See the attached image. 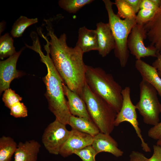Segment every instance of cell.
<instances>
[{
    "mask_svg": "<svg viewBox=\"0 0 161 161\" xmlns=\"http://www.w3.org/2000/svg\"><path fill=\"white\" fill-rule=\"evenodd\" d=\"M156 11L140 9L136 15L135 19L136 24L145 25L153 17Z\"/></svg>",
    "mask_w": 161,
    "mask_h": 161,
    "instance_id": "4316f807",
    "label": "cell"
},
{
    "mask_svg": "<svg viewBox=\"0 0 161 161\" xmlns=\"http://www.w3.org/2000/svg\"><path fill=\"white\" fill-rule=\"evenodd\" d=\"M44 20L47 35L50 37L49 54L54 66L65 84L82 98L86 66L83 60L84 53L76 46L73 48L68 46L65 33L58 38L50 21Z\"/></svg>",
    "mask_w": 161,
    "mask_h": 161,
    "instance_id": "6da1fadb",
    "label": "cell"
},
{
    "mask_svg": "<svg viewBox=\"0 0 161 161\" xmlns=\"http://www.w3.org/2000/svg\"><path fill=\"white\" fill-rule=\"evenodd\" d=\"M38 22L37 18H30L21 16L13 24L10 31L11 35L14 38L20 37L27 28Z\"/></svg>",
    "mask_w": 161,
    "mask_h": 161,
    "instance_id": "44dd1931",
    "label": "cell"
},
{
    "mask_svg": "<svg viewBox=\"0 0 161 161\" xmlns=\"http://www.w3.org/2000/svg\"><path fill=\"white\" fill-rule=\"evenodd\" d=\"M74 154L79 156L82 161H96L95 157L97 154L92 145L77 150Z\"/></svg>",
    "mask_w": 161,
    "mask_h": 161,
    "instance_id": "484cf974",
    "label": "cell"
},
{
    "mask_svg": "<svg viewBox=\"0 0 161 161\" xmlns=\"http://www.w3.org/2000/svg\"><path fill=\"white\" fill-rule=\"evenodd\" d=\"M153 153L148 161H161V147L157 145H153Z\"/></svg>",
    "mask_w": 161,
    "mask_h": 161,
    "instance_id": "1f68e13d",
    "label": "cell"
},
{
    "mask_svg": "<svg viewBox=\"0 0 161 161\" xmlns=\"http://www.w3.org/2000/svg\"><path fill=\"white\" fill-rule=\"evenodd\" d=\"M22 100V98L10 88H8L4 91L2 97L5 106L9 109L14 104L21 101Z\"/></svg>",
    "mask_w": 161,
    "mask_h": 161,
    "instance_id": "d4e9b609",
    "label": "cell"
},
{
    "mask_svg": "<svg viewBox=\"0 0 161 161\" xmlns=\"http://www.w3.org/2000/svg\"><path fill=\"white\" fill-rule=\"evenodd\" d=\"M109 18L110 26L115 44L114 54L122 67H125L129 57L127 47L129 36L133 27L137 24L135 19H121L114 12V3L110 0H103Z\"/></svg>",
    "mask_w": 161,
    "mask_h": 161,
    "instance_id": "5b68a950",
    "label": "cell"
},
{
    "mask_svg": "<svg viewBox=\"0 0 161 161\" xmlns=\"http://www.w3.org/2000/svg\"><path fill=\"white\" fill-rule=\"evenodd\" d=\"M156 144L161 147V138L157 140Z\"/></svg>",
    "mask_w": 161,
    "mask_h": 161,
    "instance_id": "d590c367",
    "label": "cell"
},
{
    "mask_svg": "<svg viewBox=\"0 0 161 161\" xmlns=\"http://www.w3.org/2000/svg\"><path fill=\"white\" fill-rule=\"evenodd\" d=\"M44 48L46 55L44 54L41 49L38 53L47 69V74L43 78V80L46 87L45 95L48 101V108L55 116L56 120L66 125L68 124L71 114L65 97L63 88L64 83L51 59L48 46H45Z\"/></svg>",
    "mask_w": 161,
    "mask_h": 161,
    "instance_id": "7a4b0ae2",
    "label": "cell"
},
{
    "mask_svg": "<svg viewBox=\"0 0 161 161\" xmlns=\"http://www.w3.org/2000/svg\"><path fill=\"white\" fill-rule=\"evenodd\" d=\"M94 1L93 0H59L58 3L61 8L70 13L74 14L82 7Z\"/></svg>",
    "mask_w": 161,
    "mask_h": 161,
    "instance_id": "603a6c76",
    "label": "cell"
},
{
    "mask_svg": "<svg viewBox=\"0 0 161 161\" xmlns=\"http://www.w3.org/2000/svg\"><path fill=\"white\" fill-rule=\"evenodd\" d=\"M10 109V115L15 118L25 117L28 116L27 107L20 101L14 104Z\"/></svg>",
    "mask_w": 161,
    "mask_h": 161,
    "instance_id": "83f0119b",
    "label": "cell"
},
{
    "mask_svg": "<svg viewBox=\"0 0 161 161\" xmlns=\"http://www.w3.org/2000/svg\"><path fill=\"white\" fill-rule=\"evenodd\" d=\"M24 49L22 48L13 55L0 61V93L9 88L10 83L14 79L21 77L22 72L16 69L18 58Z\"/></svg>",
    "mask_w": 161,
    "mask_h": 161,
    "instance_id": "30bf717a",
    "label": "cell"
},
{
    "mask_svg": "<svg viewBox=\"0 0 161 161\" xmlns=\"http://www.w3.org/2000/svg\"><path fill=\"white\" fill-rule=\"evenodd\" d=\"M63 88L65 96L67 99V105L71 114L92 121L82 98L77 93L69 89L64 83Z\"/></svg>",
    "mask_w": 161,
    "mask_h": 161,
    "instance_id": "9a60e30c",
    "label": "cell"
},
{
    "mask_svg": "<svg viewBox=\"0 0 161 161\" xmlns=\"http://www.w3.org/2000/svg\"><path fill=\"white\" fill-rule=\"evenodd\" d=\"M82 98L84 101L92 121L100 132L110 134L114 128L117 113L105 100L92 92L85 82Z\"/></svg>",
    "mask_w": 161,
    "mask_h": 161,
    "instance_id": "277c9868",
    "label": "cell"
},
{
    "mask_svg": "<svg viewBox=\"0 0 161 161\" xmlns=\"http://www.w3.org/2000/svg\"><path fill=\"white\" fill-rule=\"evenodd\" d=\"M41 147L35 140L19 142L14 154V161H37Z\"/></svg>",
    "mask_w": 161,
    "mask_h": 161,
    "instance_id": "2e32d148",
    "label": "cell"
},
{
    "mask_svg": "<svg viewBox=\"0 0 161 161\" xmlns=\"http://www.w3.org/2000/svg\"><path fill=\"white\" fill-rule=\"evenodd\" d=\"M130 5L136 14L140 10V7L142 0H125Z\"/></svg>",
    "mask_w": 161,
    "mask_h": 161,
    "instance_id": "d6a6232c",
    "label": "cell"
},
{
    "mask_svg": "<svg viewBox=\"0 0 161 161\" xmlns=\"http://www.w3.org/2000/svg\"><path fill=\"white\" fill-rule=\"evenodd\" d=\"M76 46L84 53L98 49L97 35L96 30H90L85 26L80 27Z\"/></svg>",
    "mask_w": 161,
    "mask_h": 161,
    "instance_id": "ac0fdd59",
    "label": "cell"
},
{
    "mask_svg": "<svg viewBox=\"0 0 161 161\" xmlns=\"http://www.w3.org/2000/svg\"><path fill=\"white\" fill-rule=\"evenodd\" d=\"M131 89L129 86L123 89L122 94L123 100L121 109L117 113L114 122L115 126H117L125 122L129 123L134 128L137 137L141 141V146L143 150L146 152H151L148 144L145 142L139 126L135 105L133 103L130 97Z\"/></svg>",
    "mask_w": 161,
    "mask_h": 161,
    "instance_id": "52a82bcc",
    "label": "cell"
},
{
    "mask_svg": "<svg viewBox=\"0 0 161 161\" xmlns=\"http://www.w3.org/2000/svg\"><path fill=\"white\" fill-rule=\"evenodd\" d=\"M13 40L8 33L0 37V58L11 56L17 52L13 45Z\"/></svg>",
    "mask_w": 161,
    "mask_h": 161,
    "instance_id": "7402d4cb",
    "label": "cell"
},
{
    "mask_svg": "<svg viewBox=\"0 0 161 161\" xmlns=\"http://www.w3.org/2000/svg\"><path fill=\"white\" fill-rule=\"evenodd\" d=\"M129 157V161H148V160L142 153L134 151L131 152Z\"/></svg>",
    "mask_w": 161,
    "mask_h": 161,
    "instance_id": "4dcf8cb0",
    "label": "cell"
},
{
    "mask_svg": "<svg viewBox=\"0 0 161 161\" xmlns=\"http://www.w3.org/2000/svg\"><path fill=\"white\" fill-rule=\"evenodd\" d=\"M17 147L12 137L2 136L0 138V161H11Z\"/></svg>",
    "mask_w": 161,
    "mask_h": 161,
    "instance_id": "ffe728a7",
    "label": "cell"
},
{
    "mask_svg": "<svg viewBox=\"0 0 161 161\" xmlns=\"http://www.w3.org/2000/svg\"><path fill=\"white\" fill-rule=\"evenodd\" d=\"M6 23L4 21H2L0 24V34L4 30L5 28Z\"/></svg>",
    "mask_w": 161,
    "mask_h": 161,
    "instance_id": "e575fe53",
    "label": "cell"
},
{
    "mask_svg": "<svg viewBox=\"0 0 161 161\" xmlns=\"http://www.w3.org/2000/svg\"><path fill=\"white\" fill-rule=\"evenodd\" d=\"M96 30L98 37V53L102 57H104L114 49V39L108 23H97Z\"/></svg>",
    "mask_w": 161,
    "mask_h": 161,
    "instance_id": "7c38bea8",
    "label": "cell"
},
{
    "mask_svg": "<svg viewBox=\"0 0 161 161\" xmlns=\"http://www.w3.org/2000/svg\"><path fill=\"white\" fill-rule=\"evenodd\" d=\"M85 81L91 90L107 102L117 113L122 107L123 89L112 75L100 67L87 65Z\"/></svg>",
    "mask_w": 161,
    "mask_h": 161,
    "instance_id": "3957f363",
    "label": "cell"
},
{
    "mask_svg": "<svg viewBox=\"0 0 161 161\" xmlns=\"http://www.w3.org/2000/svg\"><path fill=\"white\" fill-rule=\"evenodd\" d=\"M160 114L161 115V104ZM148 135L149 137L155 140H158L161 138V121L149 129Z\"/></svg>",
    "mask_w": 161,
    "mask_h": 161,
    "instance_id": "f1b7e54d",
    "label": "cell"
},
{
    "mask_svg": "<svg viewBox=\"0 0 161 161\" xmlns=\"http://www.w3.org/2000/svg\"><path fill=\"white\" fill-rule=\"evenodd\" d=\"M144 25L136 24L132 28L127 41V47L130 53L137 60L148 57H157L159 53L154 47L145 46L144 40L146 38Z\"/></svg>",
    "mask_w": 161,
    "mask_h": 161,
    "instance_id": "9c48e42d",
    "label": "cell"
},
{
    "mask_svg": "<svg viewBox=\"0 0 161 161\" xmlns=\"http://www.w3.org/2000/svg\"><path fill=\"white\" fill-rule=\"evenodd\" d=\"M144 26L150 45L161 54V4L153 18Z\"/></svg>",
    "mask_w": 161,
    "mask_h": 161,
    "instance_id": "5bb4252c",
    "label": "cell"
},
{
    "mask_svg": "<svg viewBox=\"0 0 161 161\" xmlns=\"http://www.w3.org/2000/svg\"><path fill=\"white\" fill-rule=\"evenodd\" d=\"M68 125L72 129L88 134L94 137L100 132L94 122L86 118L71 115Z\"/></svg>",
    "mask_w": 161,
    "mask_h": 161,
    "instance_id": "d6986e66",
    "label": "cell"
},
{
    "mask_svg": "<svg viewBox=\"0 0 161 161\" xmlns=\"http://www.w3.org/2000/svg\"><path fill=\"white\" fill-rule=\"evenodd\" d=\"M92 145L97 154L101 152H106L116 157H119L122 156L124 153L118 148L117 142L110 134L101 132L94 137Z\"/></svg>",
    "mask_w": 161,
    "mask_h": 161,
    "instance_id": "4fadbf2b",
    "label": "cell"
},
{
    "mask_svg": "<svg viewBox=\"0 0 161 161\" xmlns=\"http://www.w3.org/2000/svg\"><path fill=\"white\" fill-rule=\"evenodd\" d=\"M93 139V137L88 134L72 129L59 154L64 157H67L77 150L92 145Z\"/></svg>",
    "mask_w": 161,
    "mask_h": 161,
    "instance_id": "8fae6325",
    "label": "cell"
},
{
    "mask_svg": "<svg viewBox=\"0 0 161 161\" xmlns=\"http://www.w3.org/2000/svg\"><path fill=\"white\" fill-rule=\"evenodd\" d=\"M140 98L135 105L144 123L156 125L160 121V105L155 88L148 82L142 79L139 84Z\"/></svg>",
    "mask_w": 161,
    "mask_h": 161,
    "instance_id": "8992f818",
    "label": "cell"
},
{
    "mask_svg": "<svg viewBox=\"0 0 161 161\" xmlns=\"http://www.w3.org/2000/svg\"><path fill=\"white\" fill-rule=\"evenodd\" d=\"M66 125L55 120L45 129L42 137V141L46 149L50 154L58 155L69 135Z\"/></svg>",
    "mask_w": 161,
    "mask_h": 161,
    "instance_id": "ba28073f",
    "label": "cell"
},
{
    "mask_svg": "<svg viewBox=\"0 0 161 161\" xmlns=\"http://www.w3.org/2000/svg\"><path fill=\"white\" fill-rule=\"evenodd\" d=\"M114 4L117 9V15L120 18L135 19L136 14L125 0H115Z\"/></svg>",
    "mask_w": 161,
    "mask_h": 161,
    "instance_id": "cb8c5ba5",
    "label": "cell"
},
{
    "mask_svg": "<svg viewBox=\"0 0 161 161\" xmlns=\"http://www.w3.org/2000/svg\"><path fill=\"white\" fill-rule=\"evenodd\" d=\"M152 66L156 69L159 75L161 77V54H158Z\"/></svg>",
    "mask_w": 161,
    "mask_h": 161,
    "instance_id": "836d02e7",
    "label": "cell"
},
{
    "mask_svg": "<svg viewBox=\"0 0 161 161\" xmlns=\"http://www.w3.org/2000/svg\"><path fill=\"white\" fill-rule=\"evenodd\" d=\"M159 7L152 0H142L140 9L157 11Z\"/></svg>",
    "mask_w": 161,
    "mask_h": 161,
    "instance_id": "f546056e",
    "label": "cell"
},
{
    "mask_svg": "<svg viewBox=\"0 0 161 161\" xmlns=\"http://www.w3.org/2000/svg\"><path fill=\"white\" fill-rule=\"evenodd\" d=\"M135 66L142 79L151 84L161 97V77L156 69L141 59L136 60Z\"/></svg>",
    "mask_w": 161,
    "mask_h": 161,
    "instance_id": "e0dca14e",
    "label": "cell"
}]
</instances>
